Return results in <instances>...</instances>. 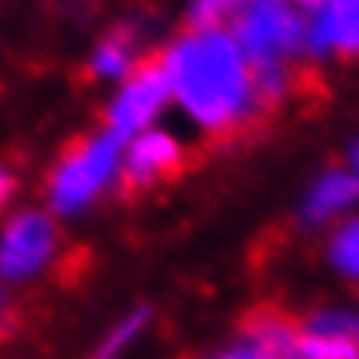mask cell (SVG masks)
<instances>
[{"instance_id":"ba28073f","label":"cell","mask_w":359,"mask_h":359,"mask_svg":"<svg viewBox=\"0 0 359 359\" xmlns=\"http://www.w3.org/2000/svg\"><path fill=\"white\" fill-rule=\"evenodd\" d=\"M356 198H359V177L353 170H329L313 183L302 217L304 222H323L332 213L350 208Z\"/></svg>"},{"instance_id":"6da1fadb","label":"cell","mask_w":359,"mask_h":359,"mask_svg":"<svg viewBox=\"0 0 359 359\" xmlns=\"http://www.w3.org/2000/svg\"><path fill=\"white\" fill-rule=\"evenodd\" d=\"M170 95L210 131H231L256 113L253 74L235 37L219 28H195L161 58Z\"/></svg>"},{"instance_id":"8992f818","label":"cell","mask_w":359,"mask_h":359,"mask_svg":"<svg viewBox=\"0 0 359 359\" xmlns=\"http://www.w3.org/2000/svg\"><path fill=\"white\" fill-rule=\"evenodd\" d=\"M304 28V43L323 55L329 49L359 52V0H320Z\"/></svg>"},{"instance_id":"277c9868","label":"cell","mask_w":359,"mask_h":359,"mask_svg":"<svg viewBox=\"0 0 359 359\" xmlns=\"http://www.w3.org/2000/svg\"><path fill=\"white\" fill-rule=\"evenodd\" d=\"M170 86L165 76L161 61H147L131 74V79L125 83L122 95L110 107V131L119 140L131 137V134L143 131L147 125L156 119V113L168 104Z\"/></svg>"},{"instance_id":"9a60e30c","label":"cell","mask_w":359,"mask_h":359,"mask_svg":"<svg viewBox=\"0 0 359 359\" xmlns=\"http://www.w3.org/2000/svg\"><path fill=\"white\" fill-rule=\"evenodd\" d=\"M13 177L10 174H4V170H0V204H4L6 198H10V192H13Z\"/></svg>"},{"instance_id":"2e32d148","label":"cell","mask_w":359,"mask_h":359,"mask_svg":"<svg viewBox=\"0 0 359 359\" xmlns=\"http://www.w3.org/2000/svg\"><path fill=\"white\" fill-rule=\"evenodd\" d=\"M350 168H353V174L359 177V143L353 149H350Z\"/></svg>"},{"instance_id":"9c48e42d","label":"cell","mask_w":359,"mask_h":359,"mask_svg":"<svg viewBox=\"0 0 359 359\" xmlns=\"http://www.w3.org/2000/svg\"><path fill=\"white\" fill-rule=\"evenodd\" d=\"M131 49H134L131 31H116L113 37H107L101 43V49L95 52L92 70L97 76H122L131 65Z\"/></svg>"},{"instance_id":"5bb4252c","label":"cell","mask_w":359,"mask_h":359,"mask_svg":"<svg viewBox=\"0 0 359 359\" xmlns=\"http://www.w3.org/2000/svg\"><path fill=\"white\" fill-rule=\"evenodd\" d=\"M213 359H280V356H274V353H268V350L244 341V344H238L235 350H226V353H219V356H213Z\"/></svg>"},{"instance_id":"5b68a950","label":"cell","mask_w":359,"mask_h":359,"mask_svg":"<svg viewBox=\"0 0 359 359\" xmlns=\"http://www.w3.org/2000/svg\"><path fill=\"white\" fill-rule=\"evenodd\" d=\"M55 247V229L43 213H22L13 219L0 241V277L22 280L46 265Z\"/></svg>"},{"instance_id":"7a4b0ae2","label":"cell","mask_w":359,"mask_h":359,"mask_svg":"<svg viewBox=\"0 0 359 359\" xmlns=\"http://www.w3.org/2000/svg\"><path fill=\"white\" fill-rule=\"evenodd\" d=\"M235 43L250 67H283L304 43V22L292 0H250L235 13Z\"/></svg>"},{"instance_id":"52a82bcc","label":"cell","mask_w":359,"mask_h":359,"mask_svg":"<svg viewBox=\"0 0 359 359\" xmlns=\"http://www.w3.org/2000/svg\"><path fill=\"white\" fill-rule=\"evenodd\" d=\"M180 168V147L170 134L149 131L134 140L122 168V186L125 189H147V186L165 180Z\"/></svg>"},{"instance_id":"30bf717a","label":"cell","mask_w":359,"mask_h":359,"mask_svg":"<svg viewBox=\"0 0 359 359\" xmlns=\"http://www.w3.org/2000/svg\"><path fill=\"white\" fill-rule=\"evenodd\" d=\"M308 335H320V338H338V341H350L359 344V317L347 311H326V313H313L311 320H304L302 326Z\"/></svg>"},{"instance_id":"7c38bea8","label":"cell","mask_w":359,"mask_h":359,"mask_svg":"<svg viewBox=\"0 0 359 359\" xmlns=\"http://www.w3.org/2000/svg\"><path fill=\"white\" fill-rule=\"evenodd\" d=\"M332 262L347 277H356L359 280V219L347 222V226L338 229V235L332 238Z\"/></svg>"},{"instance_id":"4fadbf2b","label":"cell","mask_w":359,"mask_h":359,"mask_svg":"<svg viewBox=\"0 0 359 359\" xmlns=\"http://www.w3.org/2000/svg\"><path fill=\"white\" fill-rule=\"evenodd\" d=\"M250 0H192V28H217L222 19L235 15L241 6H247Z\"/></svg>"},{"instance_id":"3957f363","label":"cell","mask_w":359,"mask_h":359,"mask_svg":"<svg viewBox=\"0 0 359 359\" xmlns=\"http://www.w3.org/2000/svg\"><path fill=\"white\" fill-rule=\"evenodd\" d=\"M119 143L122 140L113 131H107L70 149L65 161L55 168V174H52L49 183L52 208L61 213L83 210L113 180L116 161H119Z\"/></svg>"},{"instance_id":"8fae6325","label":"cell","mask_w":359,"mask_h":359,"mask_svg":"<svg viewBox=\"0 0 359 359\" xmlns=\"http://www.w3.org/2000/svg\"><path fill=\"white\" fill-rule=\"evenodd\" d=\"M147 320H149V311L147 308H137L134 313H128V317H125L119 326L110 332V338H107L104 344L97 347V353L92 359H119V353L131 344L134 335H137V332L147 326Z\"/></svg>"},{"instance_id":"e0dca14e","label":"cell","mask_w":359,"mask_h":359,"mask_svg":"<svg viewBox=\"0 0 359 359\" xmlns=\"http://www.w3.org/2000/svg\"><path fill=\"white\" fill-rule=\"evenodd\" d=\"M292 4H295V6H304V10H313L320 0H292Z\"/></svg>"},{"instance_id":"ac0fdd59","label":"cell","mask_w":359,"mask_h":359,"mask_svg":"<svg viewBox=\"0 0 359 359\" xmlns=\"http://www.w3.org/2000/svg\"><path fill=\"white\" fill-rule=\"evenodd\" d=\"M0 311H4V292H0Z\"/></svg>"}]
</instances>
